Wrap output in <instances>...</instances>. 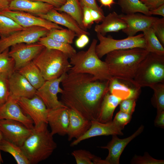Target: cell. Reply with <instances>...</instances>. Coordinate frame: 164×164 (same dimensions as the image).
<instances>
[{
  "label": "cell",
  "mask_w": 164,
  "mask_h": 164,
  "mask_svg": "<svg viewBox=\"0 0 164 164\" xmlns=\"http://www.w3.org/2000/svg\"><path fill=\"white\" fill-rule=\"evenodd\" d=\"M109 81L95 80L89 74L69 70L61 83V101L85 118L97 121L103 98L109 92Z\"/></svg>",
  "instance_id": "6da1fadb"
},
{
  "label": "cell",
  "mask_w": 164,
  "mask_h": 164,
  "mask_svg": "<svg viewBox=\"0 0 164 164\" xmlns=\"http://www.w3.org/2000/svg\"><path fill=\"white\" fill-rule=\"evenodd\" d=\"M149 53L145 49L139 47L115 50L106 55L104 61L112 77L133 86L137 69Z\"/></svg>",
  "instance_id": "7a4b0ae2"
},
{
  "label": "cell",
  "mask_w": 164,
  "mask_h": 164,
  "mask_svg": "<svg viewBox=\"0 0 164 164\" xmlns=\"http://www.w3.org/2000/svg\"><path fill=\"white\" fill-rule=\"evenodd\" d=\"M48 124L34 126L21 147L30 164H36L48 158L57 147Z\"/></svg>",
  "instance_id": "3957f363"
},
{
  "label": "cell",
  "mask_w": 164,
  "mask_h": 164,
  "mask_svg": "<svg viewBox=\"0 0 164 164\" xmlns=\"http://www.w3.org/2000/svg\"><path fill=\"white\" fill-rule=\"evenodd\" d=\"M97 40L93 39L88 49L77 52L70 58L72 67L70 71L76 73H86L93 76L95 80H110L112 78L105 61L97 55L95 50Z\"/></svg>",
  "instance_id": "277c9868"
},
{
  "label": "cell",
  "mask_w": 164,
  "mask_h": 164,
  "mask_svg": "<svg viewBox=\"0 0 164 164\" xmlns=\"http://www.w3.org/2000/svg\"><path fill=\"white\" fill-rule=\"evenodd\" d=\"M63 52L46 47L32 60L45 80H54L67 73L72 66Z\"/></svg>",
  "instance_id": "5b68a950"
},
{
  "label": "cell",
  "mask_w": 164,
  "mask_h": 164,
  "mask_svg": "<svg viewBox=\"0 0 164 164\" xmlns=\"http://www.w3.org/2000/svg\"><path fill=\"white\" fill-rule=\"evenodd\" d=\"M160 82H164V55L149 52L137 69L133 86L141 88Z\"/></svg>",
  "instance_id": "8992f818"
},
{
  "label": "cell",
  "mask_w": 164,
  "mask_h": 164,
  "mask_svg": "<svg viewBox=\"0 0 164 164\" xmlns=\"http://www.w3.org/2000/svg\"><path fill=\"white\" fill-rule=\"evenodd\" d=\"M99 43L96 45V53L101 59L108 53L115 50L139 47L145 49V40L143 33L128 36L121 39H116L111 36L106 37L97 33Z\"/></svg>",
  "instance_id": "52a82bcc"
},
{
  "label": "cell",
  "mask_w": 164,
  "mask_h": 164,
  "mask_svg": "<svg viewBox=\"0 0 164 164\" xmlns=\"http://www.w3.org/2000/svg\"><path fill=\"white\" fill-rule=\"evenodd\" d=\"M49 31L43 27L32 26L24 28L8 36L1 37L0 52H2L16 44L37 42L40 38L46 36Z\"/></svg>",
  "instance_id": "ba28073f"
},
{
  "label": "cell",
  "mask_w": 164,
  "mask_h": 164,
  "mask_svg": "<svg viewBox=\"0 0 164 164\" xmlns=\"http://www.w3.org/2000/svg\"><path fill=\"white\" fill-rule=\"evenodd\" d=\"M44 47L38 42L30 43H20L11 46L9 54L14 61L15 70H18L32 61Z\"/></svg>",
  "instance_id": "9c48e42d"
},
{
  "label": "cell",
  "mask_w": 164,
  "mask_h": 164,
  "mask_svg": "<svg viewBox=\"0 0 164 164\" xmlns=\"http://www.w3.org/2000/svg\"><path fill=\"white\" fill-rule=\"evenodd\" d=\"M16 100L23 112L33 121L34 126L47 123L48 109L39 97L36 95L31 98L20 97Z\"/></svg>",
  "instance_id": "30bf717a"
},
{
  "label": "cell",
  "mask_w": 164,
  "mask_h": 164,
  "mask_svg": "<svg viewBox=\"0 0 164 164\" xmlns=\"http://www.w3.org/2000/svg\"><path fill=\"white\" fill-rule=\"evenodd\" d=\"M0 15L11 19L23 28L39 26L46 28L50 31L53 29H63L50 21L23 11L9 9L0 12Z\"/></svg>",
  "instance_id": "8fae6325"
},
{
  "label": "cell",
  "mask_w": 164,
  "mask_h": 164,
  "mask_svg": "<svg viewBox=\"0 0 164 164\" xmlns=\"http://www.w3.org/2000/svg\"><path fill=\"white\" fill-rule=\"evenodd\" d=\"M67 73L56 79L46 80L43 85L37 90L36 95L41 98L48 109L66 106L58 100L57 95L58 93L62 94L63 92L60 84Z\"/></svg>",
  "instance_id": "7c38bea8"
},
{
  "label": "cell",
  "mask_w": 164,
  "mask_h": 164,
  "mask_svg": "<svg viewBox=\"0 0 164 164\" xmlns=\"http://www.w3.org/2000/svg\"><path fill=\"white\" fill-rule=\"evenodd\" d=\"M0 130L3 138L21 147L31 133L32 129L22 123L9 119H0Z\"/></svg>",
  "instance_id": "4fadbf2b"
},
{
  "label": "cell",
  "mask_w": 164,
  "mask_h": 164,
  "mask_svg": "<svg viewBox=\"0 0 164 164\" xmlns=\"http://www.w3.org/2000/svg\"><path fill=\"white\" fill-rule=\"evenodd\" d=\"M91 121L89 129L82 136L73 141L70 144L71 146L76 145L81 141L93 137L114 135H122L124 134L122 131L124 127L113 120L106 123L97 121Z\"/></svg>",
  "instance_id": "5bb4252c"
},
{
  "label": "cell",
  "mask_w": 164,
  "mask_h": 164,
  "mask_svg": "<svg viewBox=\"0 0 164 164\" xmlns=\"http://www.w3.org/2000/svg\"><path fill=\"white\" fill-rule=\"evenodd\" d=\"M144 126L142 125L132 135L126 138L120 139L117 135H112L111 140L105 146L99 147L108 150V154L104 159V164H119L120 156L127 145L143 131Z\"/></svg>",
  "instance_id": "9a60e30c"
},
{
  "label": "cell",
  "mask_w": 164,
  "mask_h": 164,
  "mask_svg": "<svg viewBox=\"0 0 164 164\" xmlns=\"http://www.w3.org/2000/svg\"><path fill=\"white\" fill-rule=\"evenodd\" d=\"M119 16L126 23V27L122 31L128 36H134L138 32H143L151 27L153 22L158 18L137 13L121 14Z\"/></svg>",
  "instance_id": "2e32d148"
},
{
  "label": "cell",
  "mask_w": 164,
  "mask_h": 164,
  "mask_svg": "<svg viewBox=\"0 0 164 164\" xmlns=\"http://www.w3.org/2000/svg\"><path fill=\"white\" fill-rule=\"evenodd\" d=\"M9 81L10 96L15 99L31 98L36 95L37 89L18 70L9 76Z\"/></svg>",
  "instance_id": "e0dca14e"
},
{
  "label": "cell",
  "mask_w": 164,
  "mask_h": 164,
  "mask_svg": "<svg viewBox=\"0 0 164 164\" xmlns=\"http://www.w3.org/2000/svg\"><path fill=\"white\" fill-rule=\"evenodd\" d=\"M0 119H9L19 121L30 129H32L34 127L33 121L23 112L16 99L10 96L0 106Z\"/></svg>",
  "instance_id": "ac0fdd59"
},
{
  "label": "cell",
  "mask_w": 164,
  "mask_h": 164,
  "mask_svg": "<svg viewBox=\"0 0 164 164\" xmlns=\"http://www.w3.org/2000/svg\"><path fill=\"white\" fill-rule=\"evenodd\" d=\"M47 121L53 135L57 134L64 136L67 135L69 123L68 108L62 107L48 109Z\"/></svg>",
  "instance_id": "d6986e66"
},
{
  "label": "cell",
  "mask_w": 164,
  "mask_h": 164,
  "mask_svg": "<svg viewBox=\"0 0 164 164\" xmlns=\"http://www.w3.org/2000/svg\"><path fill=\"white\" fill-rule=\"evenodd\" d=\"M39 16L58 25L65 26L75 32L78 37L82 34L90 35L89 32L82 29L70 15L65 12H60L54 8L46 14Z\"/></svg>",
  "instance_id": "ffe728a7"
},
{
  "label": "cell",
  "mask_w": 164,
  "mask_h": 164,
  "mask_svg": "<svg viewBox=\"0 0 164 164\" xmlns=\"http://www.w3.org/2000/svg\"><path fill=\"white\" fill-rule=\"evenodd\" d=\"M54 7L46 3L31 0H12L9 10L23 11L36 16L46 14Z\"/></svg>",
  "instance_id": "44dd1931"
},
{
  "label": "cell",
  "mask_w": 164,
  "mask_h": 164,
  "mask_svg": "<svg viewBox=\"0 0 164 164\" xmlns=\"http://www.w3.org/2000/svg\"><path fill=\"white\" fill-rule=\"evenodd\" d=\"M68 109L69 123L67 135L68 140L70 141L73 138L76 139L83 135L90 128L91 121L73 110Z\"/></svg>",
  "instance_id": "7402d4cb"
},
{
  "label": "cell",
  "mask_w": 164,
  "mask_h": 164,
  "mask_svg": "<svg viewBox=\"0 0 164 164\" xmlns=\"http://www.w3.org/2000/svg\"><path fill=\"white\" fill-rule=\"evenodd\" d=\"M126 26L125 22L114 11L105 16L101 24L96 25L94 30L97 33L105 36L109 32H117L122 30Z\"/></svg>",
  "instance_id": "603a6c76"
},
{
  "label": "cell",
  "mask_w": 164,
  "mask_h": 164,
  "mask_svg": "<svg viewBox=\"0 0 164 164\" xmlns=\"http://www.w3.org/2000/svg\"><path fill=\"white\" fill-rule=\"evenodd\" d=\"M122 101L109 92L107 93L103 98L97 121L102 123L111 121L115 109Z\"/></svg>",
  "instance_id": "cb8c5ba5"
},
{
  "label": "cell",
  "mask_w": 164,
  "mask_h": 164,
  "mask_svg": "<svg viewBox=\"0 0 164 164\" xmlns=\"http://www.w3.org/2000/svg\"><path fill=\"white\" fill-rule=\"evenodd\" d=\"M141 88L131 87L122 82L121 80L112 77L109 81V92L122 100L130 98L137 99Z\"/></svg>",
  "instance_id": "d4e9b609"
},
{
  "label": "cell",
  "mask_w": 164,
  "mask_h": 164,
  "mask_svg": "<svg viewBox=\"0 0 164 164\" xmlns=\"http://www.w3.org/2000/svg\"><path fill=\"white\" fill-rule=\"evenodd\" d=\"M18 71L37 90L41 87L46 81L39 69L32 61Z\"/></svg>",
  "instance_id": "484cf974"
},
{
  "label": "cell",
  "mask_w": 164,
  "mask_h": 164,
  "mask_svg": "<svg viewBox=\"0 0 164 164\" xmlns=\"http://www.w3.org/2000/svg\"><path fill=\"white\" fill-rule=\"evenodd\" d=\"M59 12L67 13L73 18L83 30L87 31L83 23V7L80 0H67L59 8H55Z\"/></svg>",
  "instance_id": "4316f807"
},
{
  "label": "cell",
  "mask_w": 164,
  "mask_h": 164,
  "mask_svg": "<svg viewBox=\"0 0 164 164\" xmlns=\"http://www.w3.org/2000/svg\"><path fill=\"white\" fill-rule=\"evenodd\" d=\"M145 40V49L149 52L164 55V48L151 27L143 32Z\"/></svg>",
  "instance_id": "83f0119b"
},
{
  "label": "cell",
  "mask_w": 164,
  "mask_h": 164,
  "mask_svg": "<svg viewBox=\"0 0 164 164\" xmlns=\"http://www.w3.org/2000/svg\"><path fill=\"white\" fill-rule=\"evenodd\" d=\"M1 151L11 155L18 164H30L21 147L3 138L0 143Z\"/></svg>",
  "instance_id": "f1b7e54d"
},
{
  "label": "cell",
  "mask_w": 164,
  "mask_h": 164,
  "mask_svg": "<svg viewBox=\"0 0 164 164\" xmlns=\"http://www.w3.org/2000/svg\"><path fill=\"white\" fill-rule=\"evenodd\" d=\"M38 42L47 48L63 52L69 58L77 53L76 50L70 44L56 41L47 36L40 38Z\"/></svg>",
  "instance_id": "f546056e"
},
{
  "label": "cell",
  "mask_w": 164,
  "mask_h": 164,
  "mask_svg": "<svg viewBox=\"0 0 164 164\" xmlns=\"http://www.w3.org/2000/svg\"><path fill=\"white\" fill-rule=\"evenodd\" d=\"M118 4L126 14L140 12L151 15L149 9L140 0H118Z\"/></svg>",
  "instance_id": "4dcf8cb0"
},
{
  "label": "cell",
  "mask_w": 164,
  "mask_h": 164,
  "mask_svg": "<svg viewBox=\"0 0 164 164\" xmlns=\"http://www.w3.org/2000/svg\"><path fill=\"white\" fill-rule=\"evenodd\" d=\"M46 36L56 41L71 44L77 35L75 32L69 29H53L50 30Z\"/></svg>",
  "instance_id": "1f68e13d"
},
{
  "label": "cell",
  "mask_w": 164,
  "mask_h": 164,
  "mask_svg": "<svg viewBox=\"0 0 164 164\" xmlns=\"http://www.w3.org/2000/svg\"><path fill=\"white\" fill-rule=\"evenodd\" d=\"M24 28L11 19L0 15V37L6 36Z\"/></svg>",
  "instance_id": "d6a6232c"
},
{
  "label": "cell",
  "mask_w": 164,
  "mask_h": 164,
  "mask_svg": "<svg viewBox=\"0 0 164 164\" xmlns=\"http://www.w3.org/2000/svg\"><path fill=\"white\" fill-rule=\"evenodd\" d=\"M9 48L0 52V73L11 74L15 70V62L9 54Z\"/></svg>",
  "instance_id": "836d02e7"
},
{
  "label": "cell",
  "mask_w": 164,
  "mask_h": 164,
  "mask_svg": "<svg viewBox=\"0 0 164 164\" xmlns=\"http://www.w3.org/2000/svg\"><path fill=\"white\" fill-rule=\"evenodd\" d=\"M71 154L77 164H95L98 157L89 151L82 149L75 150Z\"/></svg>",
  "instance_id": "e575fe53"
},
{
  "label": "cell",
  "mask_w": 164,
  "mask_h": 164,
  "mask_svg": "<svg viewBox=\"0 0 164 164\" xmlns=\"http://www.w3.org/2000/svg\"><path fill=\"white\" fill-rule=\"evenodd\" d=\"M149 87L154 91L157 112L164 111V82L156 83Z\"/></svg>",
  "instance_id": "d590c367"
},
{
  "label": "cell",
  "mask_w": 164,
  "mask_h": 164,
  "mask_svg": "<svg viewBox=\"0 0 164 164\" xmlns=\"http://www.w3.org/2000/svg\"><path fill=\"white\" fill-rule=\"evenodd\" d=\"M9 75L7 73H0V106L7 101L10 96Z\"/></svg>",
  "instance_id": "8d00e7d4"
},
{
  "label": "cell",
  "mask_w": 164,
  "mask_h": 164,
  "mask_svg": "<svg viewBox=\"0 0 164 164\" xmlns=\"http://www.w3.org/2000/svg\"><path fill=\"white\" fill-rule=\"evenodd\" d=\"M130 162L133 164H164V160L154 159L146 152L142 156L135 155Z\"/></svg>",
  "instance_id": "74e56055"
},
{
  "label": "cell",
  "mask_w": 164,
  "mask_h": 164,
  "mask_svg": "<svg viewBox=\"0 0 164 164\" xmlns=\"http://www.w3.org/2000/svg\"><path fill=\"white\" fill-rule=\"evenodd\" d=\"M151 27L158 39L164 45V18H158L152 23Z\"/></svg>",
  "instance_id": "f35d334b"
},
{
  "label": "cell",
  "mask_w": 164,
  "mask_h": 164,
  "mask_svg": "<svg viewBox=\"0 0 164 164\" xmlns=\"http://www.w3.org/2000/svg\"><path fill=\"white\" fill-rule=\"evenodd\" d=\"M137 99L130 98L122 100L119 104L120 111L132 115L135 110Z\"/></svg>",
  "instance_id": "ab89813d"
},
{
  "label": "cell",
  "mask_w": 164,
  "mask_h": 164,
  "mask_svg": "<svg viewBox=\"0 0 164 164\" xmlns=\"http://www.w3.org/2000/svg\"><path fill=\"white\" fill-rule=\"evenodd\" d=\"M131 115L120 111L116 114L113 120L119 125L124 127L132 119Z\"/></svg>",
  "instance_id": "60d3db41"
},
{
  "label": "cell",
  "mask_w": 164,
  "mask_h": 164,
  "mask_svg": "<svg viewBox=\"0 0 164 164\" xmlns=\"http://www.w3.org/2000/svg\"><path fill=\"white\" fill-rule=\"evenodd\" d=\"M83 23L85 27L87 29L90 28L94 23L93 21L89 8L83 6Z\"/></svg>",
  "instance_id": "b9f144b4"
},
{
  "label": "cell",
  "mask_w": 164,
  "mask_h": 164,
  "mask_svg": "<svg viewBox=\"0 0 164 164\" xmlns=\"http://www.w3.org/2000/svg\"><path fill=\"white\" fill-rule=\"evenodd\" d=\"M149 9H155L164 4V0H140Z\"/></svg>",
  "instance_id": "7bdbcfd3"
},
{
  "label": "cell",
  "mask_w": 164,
  "mask_h": 164,
  "mask_svg": "<svg viewBox=\"0 0 164 164\" xmlns=\"http://www.w3.org/2000/svg\"><path fill=\"white\" fill-rule=\"evenodd\" d=\"M82 6H85L94 9L104 15L102 9L97 4L96 0H80Z\"/></svg>",
  "instance_id": "ee69618b"
},
{
  "label": "cell",
  "mask_w": 164,
  "mask_h": 164,
  "mask_svg": "<svg viewBox=\"0 0 164 164\" xmlns=\"http://www.w3.org/2000/svg\"><path fill=\"white\" fill-rule=\"evenodd\" d=\"M89 41V39L88 36L86 34H82L76 40L75 44L78 48L81 49L83 48L87 45Z\"/></svg>",
  "instance_id": "f6af8a7d"
},
{
  "label": "cell",
  "mask_w": 164,
  "mask_h": 164,
  "mask_svg": "<svg viewBox=\"0 0 164 164\" xmlns=\"http://www.w3.org/2000/svg\"><path fill=\"white\" fill-rule=\"evenodd\" d=\"M155 126L164 128V111L157 112L156 116L154 122Z\"/></svg>",
  "instance_id": "bcb514c9"
},
{
  "label": "cell",
  "mask_w": 164,
  "mask_h": 164,
  "mask_svg": "<svg viewBox=\"0 0 164 164\" xmlns=\"http://www.w3.org/2000/svg\"><path fill=\"white\" fill-rule=\"evenodd\" d=\"M89 9L93 21L97 23L101 22L105 17L104 15L94 9L89 8Z\"/></svg>",
  "instance_id": "7dc6e473"
},
{
  "label": "cell",
  "mask_w": 164,
  "mask_h": 164,
  "mask_svg": "<svg viewBox=\"0 0 164 164\" xmlns=\"http://www.w3.org/2000/svg\"><path fill=\"white\" fill-rule=\"evenodd\" d=\"M40 1L52 5L55 8H59L64 4L67 0H31Z\"/></svg>",
  "instance_id": "c3c4849f"
},
{
  "label": "cell",
  "mask_w": 164,
  "mask_h": 164,
  "mask_svg": "<svg viewBox=\"0 0 164 164\" xmlns=\"http://www.w3.org/2000/svg\"><path fill=\"white\" fill-rule=\"evenodd\" d=\"M151 15H158L164 17V4L158 8L153 10H149Z\"/></svg>",
  "instance_id": "681fc988"
},
{
  "label": "cell",
  "mask_w": 164,
  "mask_h": 164,
  "mask_svg": "<svg viewBox=\"0 0 164 164\" xmlns=\"http://www.w3.org/2000/svg\"><path fill=\"white\" fill-rule=\"evenodd\" d=\"M12 0H0V12L9 9V5Z\"/></svg>",
  "instance_id": "f907efd6"
},
{
  "label": "cell",
  "mask_w": 164,
  "mask_h": 164,
  "mask_svg": "<svg viewBox=\"0 0 164 164\" xmlns=\"http://www.w3.org/2000/svg\"><path fill=\"white\" fill-rule=\"evenodd\" d=\"M99 1L102 5L111 8V6L115 3L114 0H99Z\"/></svg>",
  "instance_id": "816d5d0a"
},
{
  "label": "cell",
  "mask_w": 164,
  "mask_h": 164,
  "mask_svg": "<svg viewBox=\"0 0 164 164\" xmlns=\"http://www.w3.org/2000/svg\"><path fill=\"white\" fill-rule=\"evenodd\" d=\"M3 138V136L2 134V133L0 130V145L2 139ZM3 163V160H2V157L1 156V150L0 149V164L1 163Z\"/></svg>",
  "instance_id": "f5cc1de1"
}]
</instances>
